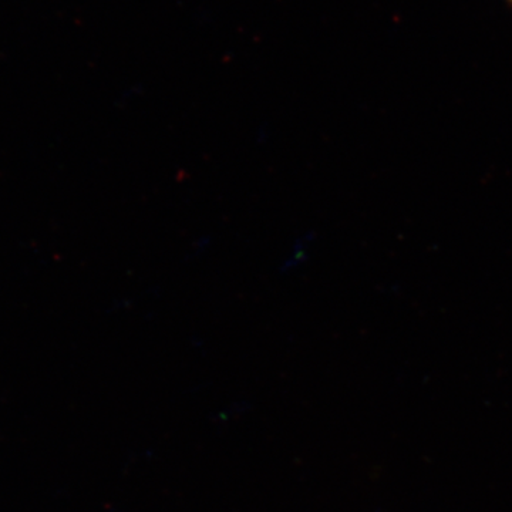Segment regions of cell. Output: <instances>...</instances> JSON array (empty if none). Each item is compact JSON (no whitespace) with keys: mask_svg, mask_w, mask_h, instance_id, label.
Returning <instances> with one entry per match:
<instances>
[]
</instances>
